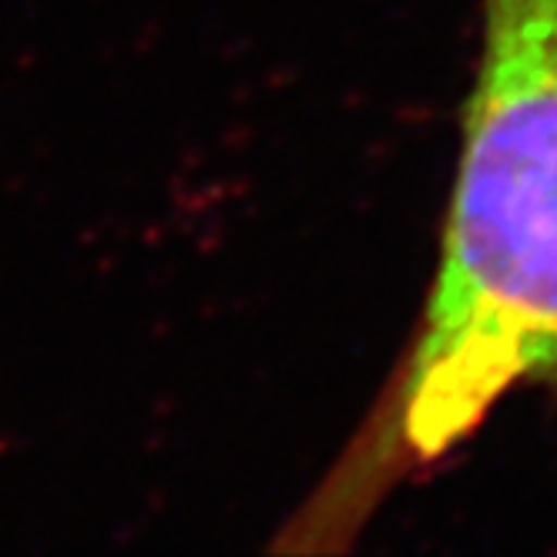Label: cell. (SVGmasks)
I'll return each mask as SVG.
<instances>
[{
  "label": "cell",
  "instance_id": "1",
  "mask_svg": "<svg viewBox=\"0 0 557 557\" xmlns=\"http://www.w3.org/2000/svg\"><path fill=\"white\" fill-rule=\"evenodd\" d=\"M481 34L420 320L278 547H349L510 396L557 393V0H481Z\"/></svg>",
  "mask_w": 557,
  "mask_h": 557
}]
</instances>
